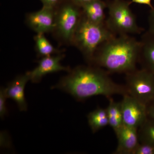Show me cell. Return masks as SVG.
Wrapping results in <instances>:
<instances>
[{
	"mask_svg": "<svg viewBox=\"0 0 154 154\" xmlns=\"http://www.w3.org/2000/svg\"><path fill=\"white\" fill-rule=\"evenodd\" d=\"M69 72L51 89L68 93L78 101L96 96L110 98L113 95L128 94L125 86L114 83L107 72L99 68L79 66Z\"/></svg>",
	"mask_w": 154,
	"mask_h": 154,
	"instance_id": "obj_1",
	"label": "cell"
},
{
	"mask_svg": "<svg viewBox=\"0 0 154 154\" xmlns=\"http://www.w3.org/2000/svg\"><path fill=\"white\" fill-rule=\"evenodd\" d=\"M141 42L128 35L114 36L101 45L93 62L111 73L129 72L136 69Z\"/></svg>",
	"mask_w": 154,
	"mask_h": 154,
	"instance_id": "obj_2",
	"label": "cell"
},
{
	"mask_svg": "<svg viewBox=\"0 0 154 154\" xmlns=\"http://www.w3.org/2000/svg\"><path fill=\"white\" fill-rule=\"evenodd\" d=\"M115 36V34L109 30L105 23H94L82 15L72 42L76 45L88 61L93 62L99 47Z\"/></svg>",
	"mask_w": 154,
	"mask_h": 154,
	"instance_id": "obj_3",
	"label": "cell"
},
{
	"mask_svg": "<svg viewBox=\"0 0 154 154\" xmlns=\"http://www.w3.org/2000/svg\"><path fill=\"white\" fill-rule=\"evenodd\" d=\"M130 4L122 0H114L108 5V17L105 24L115 34L139 33L142 30L138 26L134 14L130 9Z\"/></svg>",
	"mask_w": 154,
	"mask_h": 154,
	"instance_id": "obj_4",
	"label": "cell"
},
{
	"mask_svg": "<svg viewBox=\"0 0 154 154\" xmlns=\"http://www.w3.org/2000/svg\"><path fill=\"white\" fill-rule=\"evenodd\" d=\"M128 94L147 105L154 101V75L142 68L127 73Z\"/></svg>",
	"mask_w": 154,
	"mask_h": 154,
	"instance_id": "obj_5",
	"label": "cell"
},
{
	"mask_svg": "<svg viewBox=\"0 0 154 154\" xmlns=\"http://www.w3.org/2000/svg\"><path fill=\"white\" fill-rule=\"evenodd\" d=\"M79 6L68 4L55 12V31L65 41L72 42L77 28L82 17Z\"/></svg>",
	"mask_w": 154,
	"mask_h": 154,
	"instance_id": "obj_6",
	"label": "cell"
},
{
	"mask_svg": "<svg viewBox=\"0 0 154 154\" xmlns=\"http://www.w3.org/2000/svg\"><path fill=\"white\" fill-rule=\"evenodd\" d=\"M123 96L120 102L123 124L138 129L148 118L147 105L128 94Z\"/></svg>",
	"mask_w": 154,
	"mask_h": 154,
	"instance_id": "obj_7",
	"label": "cell"
},
{
	"mask_svg": "<svg viewBox=\"0 0 154 154\" xmlns=\"http://www.w3.org/2000/svg\"><path fill=\"white\" fill-rule=\"evenodd\" d=\"M55 12L54 8L43 6L37 12L28 14L27 22L30 28L37 33H43L54 31Z\"/></svg>",
	"mask_w": 154,
	"mask_h": 154,
	"instance_id": "obj_8",
	"label": "cell"
},
{
	"mask_svg": "<svg viewBox=\"0 0 154 154\" xmlns=\"http://www.w3.org/2000/svg\"><path fill=\"white\" fill-rule=\"evenodd\" d=\"M63 55L50 56L42 57L38 62L37 66L31 71L28 72L30 81L33 83L39 82L45 75L62 71H69L67 67L61 64Z\"/></svg>",
	"mask_w": 154,
	"mask_h": 154,
	"instance_id": "obj_9",
	"label": "cell"
},
{
	"mask_svg": "<svg viewBox=\"0 0 154 154\" xmlns=\"http://www.w3.org/2000/svg\"><path fill=\"white\" fill-rule=\"evenodd\" d=\"M115 133L118 145L113 154H134L140 143L138 129L123 125Z\"/></svg>",
	"mask_w": 154,
	"mask_h": 154,
	"instance_id": "obj_10",
	"label": "cell"
},
{
	"mask_svg": "<svg viewBox=\"0 0 154 154\" xmlns=\"http://www.w3.org/2000/svg\"><path fill=\"white\" fill-rule=\"evenodd\" d=\"M29 81H30V77L27 72L25 74L16 77L5 88L8 98L14 100L21 111H27L28 109L25 96V88Z\"/></svg>",
	"mask_w": 154,
	"mask_h": 154,
	"instance_id": "obj_11",
	"label": "cell"
},
{
	"mask_svg": "<svg viewBox=\"0 0 154 154\" xmlns=\"http://www.w3.org/2000/svg\"><path fill=\"white\" fill-rule=\"evenodd\" d=\"M139 58L143 68L154 75V35L148 32L143 36Z\"/></svg>",
	"mask_w": 154,
	"mask_h": 154,
	"instance_id": "obj_12",
	"label": "cell"
},
{
	"mask_svg": "<svg viewBox=\"0 0 154 154\" xmlns=\"http://www.w3.org/2000/svg\"><path fill=\"white\" fill-rule=\"evenodd\" d=\"M106 4L101 0H94L81 7L84 17L89 21L99 24H105Z\"/></svg>",
	"mask_w": 154,
	"mask_h": 154,
	"instance_id": "obj_13",
	"label": "cell"
},
{
	"mask_svg": "<svg viewBox=\"0 0 154 154\" xmlns=\"http://www.w3.org/2000/svg\"><path fill=\"white\" fill-rule=\"evenodd\" d=\"M109 125L114 132L123 125L121 102H116L112 98H109V105L106 108Z\"/></svg>",
	"mask_w": 154,
	"mask_h": 154,
	"instance_id": "obj_14",
	"label": "cell"
},
{
	"mask_svg": "<svg viewBox=\"0 0 154 154\" xmlns=\"http://www.w3.org/2000/svg\"><path fill=\"white\" fill-rule=\"evenodd\" d=\"M88 119L89 126L94 133L109 125L106 108L98 107L91 111L88 114Z\"/></svg>",
	"mask_w": 154,
	"mask_h": 154,
	"instance_id": "obj_15",
	"label": "cell"
},
{
	"mask_svg": "<svg viewBox=\"0 0 154 154\" xmlns=\"http://www.w3.org/2000/svg\"><path fill=\"white\" fill-rule=\"evenodd\" d=\"M138 134L140 143L154 145V120L148 118L139 128Z\"/></svg>",
	"mask_w": 154,
	"mask_h": 154,
	"instance_id": "obj_16",
	"label": "cell"
},
{
	"mask_svg": "<svg viewBox=\"0 0 154 154\" xmlns=\"http://www.w3.org/2000/svg\"><path fill=\"white\" fill-rule=\"evenodd\" d=\"M34 39L36 51L39 55L43 57L50 56L57 52V50L45 36L43 33H37Z\"/></svg>",
	"mask_w": 154,
	"mask_h": 154,
	"instance_id": "obj_17",
	"label": "cell"
},
{
	"mask_svg": "<svg viewBox=\"0 0 154 154\" xmlns=\"http://www.w3.org/2000/svg\"><path fill=\"white\" fill-rule=\"evenodd\" d=\"M8 99L6 95L5 88H2L0 90V116L3 119L8 113L6 100Z\"/></svg>",
	"mask_w": 154,
	"mask_h": 154,
	"instance_id": "obj_18",
	"label": "cell"
},
{
	"mask_svg": "<svg viewBox=\"0 0 154 154\" xmlns=\"http://www.w3.org/2000/svg\"><path fill=\"white\" fill-rule=\"evenodd\" d=\"M134 154H154V145L140 143Z\"/></svg>",
	"mask_w": 154,
	"mask_h": 154,
	"instance_id": "obj_19",
	"label": "cell"
},
{
	"mask_svg": "<svg viewBox=\"0 0 154 154\" xmlns=\"http://www.w3.org/2000/svg\"><path fill=\"white\" fill-rule=\"evenodd\" d=\"M147 32L154 35V8L152 9L149 17V30Z\"/></svg>",
	"mask_w": 154,
	"mask_h": 154,
	"instance_id": "obj_20",
	"label": "cell"
},
{
	"mask_svg": "<svg viewBox=\"0 0 154 154\" xmlns=\"http://www.w3.org/2000/svg\"><path fill=\"white\" fill-rule=\"evenodd\" d=\"M148 117L154 120V101L147 105Z\"/></svg>",
	"mask_w": 154,
	"mask_h": 154,
	"instance_id": "obj_21",
	"label": "cell"
},
{
	"mask_svg": "<svg viewBox=\"0 0 154 154\" xmlns=\"http://www.w3.org/2000/svg\"><path fill=\"white\" fill-rule=\"evenodd\" d=\"M45 7L54 8L58 0H41Z\"/></svg>",
	"mask_w": 154,
	"mask_h": 154,
	"instance_id": "obj_22",
	"label": "cell"
},
{
	"mask_svg": "<svg viewBox=\"0 0 154 154\" xmlns=\"http://www.w3.org/2000/svg\"><path fill=\"white\" fill-rule=\"evenodd\" d=\"M152 0H132L131 3H135L141 5H144L150 7L151 9L153 8L151 4Z\"/></svg>",
	"mask_w": 154,
	"mask_h": 154,
	"instance_id": "obj_23",
	"label": "cell"
},
{
	"mask_svg": "<svg viewBox=\"0 0 154 154\" xmlns=\"http://www.w3.org/2000/svg\"><path fill=\"white\" fill-rule=\"evenodd\" d=\"M94 1V0H72L74 3L80 7H82L85 4Z\"/></svg>",
	"mask_w": 154,
	"mask_h": 154,
	"instance_id": "obj_24",
	"label": "cell"
}]
</instances>
